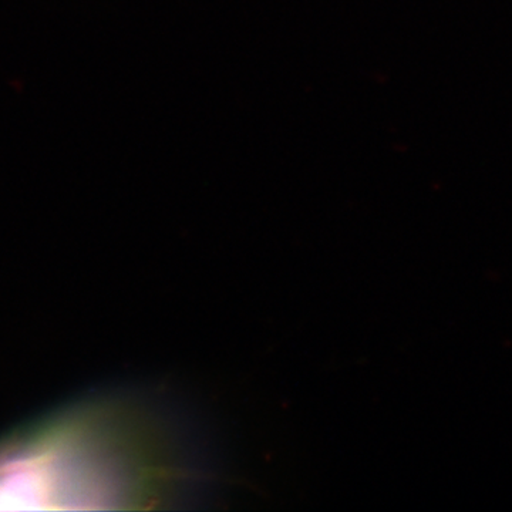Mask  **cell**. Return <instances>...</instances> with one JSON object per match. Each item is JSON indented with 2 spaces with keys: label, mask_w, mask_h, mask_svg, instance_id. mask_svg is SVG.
<instances>
[{
  "label": "cell",
  "mask_w": 512,
  "mask_h": 512,
  "mask_svg": "<svg viewBox=\"0 0 512 512\" xmlns=\"http://www.w3.org/2000/svg\"><path fill=\"white\" fill-rule=\"evenodd\" d=\"M150 404L101 396L0 439V510L147 508L173 500L181 467L174 427Z\"/></svg>",
  "instance_id": "cell-1"
}]
</instances>
